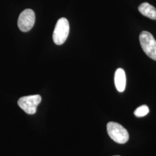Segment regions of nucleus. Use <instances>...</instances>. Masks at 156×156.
<instances>
[{"label":"nucleus","mask_w":156,"mask_h":156,"mask_svg":"<svg viewBox=\"0 0 156 156\" xmlns=\"http://www.w3.org/2000/svg\"><path fill=\"white\" fill-rule=\"evenodd\" d=\"M107 132L112 140L120 144L126 143L129 140V134L127 129L122 125L115 122L107 124Z\"/></svg>","instance_id":"1"},{"label":"nucleus","mask_w":156,"mask_h":156,"mask_svg":"<svg viewBox=\"0 0 156 156\" xmlns=\"http://www.w3.org/2000/svg\"><path fill=\"white\" fill-rule=\"evenodd\" d=\"M140 46L145 54L156 61V40L148 31H142L140 35Z\"/></svg>","instance_id":"2"},{"label":"nucleus","mask_w":156,"mask_h":156,"mask_svg":"<svg viewBox=\"0 0 156 156\" xmlns=\"http://www.w3.org/2000/svg\"><path fill=\"white\" fill-rule=\"evenodd\" d=\"M69 33V24L67 19L60 18L56 23L53 33V39L56 45L63 44L67 40Z\"/></svg>","instance_id":"3"},{"label":"nucleus","mask_w":156,"mask_h":156,"mask_svg":"<svg viewBox=\"0 0 156 156\" xmlns=\"http://www.w3.org/2000/svg\"><path fill=\"white\" fill-rule=\"evenodd\" d=\"M42 100L39 95H32L21 97L17 102L19 106L26 113L33 115L36 113L37 106Z\"/></svg>","instance_id":"4"},{"label":"nucleus","mask_w":156,"mask_h":156,"mask_svg":"<svg viewBox=\"0 0 156 156\" xmlns=\"http://www.w3.org/2000/svg\"><path fill=\"white\" fill-rule=\"evenodd\" d=\"M35 21L34 12L30 9H25L19 15L17 21L18 27L23 32H28L33 27Z\"/></svg>","instance_id":"5"},{"label":"nucleus","mask_w":156,"mask_h":156,"mask_svg":"<svg viewBox=\"0 0 156 156\" xmlns=\"http://www.w3.org/2000/svg\"><path fill=\"white\" fill-rule=\"evenodd\" d=\"M115 84L119 92H123L126 88V77L122 68H118L115 74Z\"/></svg>","instance_id":"6"},{"label":"nucleus","mask_w":156,"mask_h":156,"mask_svg":"<svg viewBox=\"0 0 156 156\" xmlns=\"http://www.w3.org/2000/svg\"><path fill=\"white\" fill-rule=\"evenodd\" d=\"M138 10L144 16L152 20H156V9L150 4L147 2L142 3L139 6Z\"/></svg>","instance_id":"7"},{"label":"nucleus","mask_w":156,"mask_h":156,"mask_svg":"<svg viewBox=\"0 0 156 156\" xmlns=\"http://www.w3.org/2000/svg\"><path fill=\"white\" fill-rule=\"evenodd\" d=\"M149 112V109L148 106L146 105H144L137 108L134 111V115L135 116L138 117H144Z\"/></svg>","instance_id":"8"},{"label":"nucleus","mask_w":156,"mask_h":156,"mask_svg":"<svg viewBox=\"0 0 156 156\" xmlns=\"http://www.w3.org/2000/svg\"></svg>","instance_id":"9"}]
</instances>
